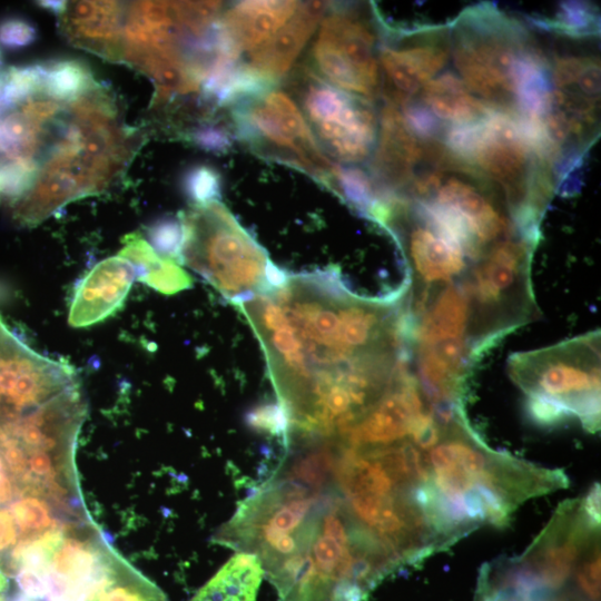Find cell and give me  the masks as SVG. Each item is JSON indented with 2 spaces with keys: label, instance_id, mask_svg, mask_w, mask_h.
I'll list each match as a JSON object with an SVG mask.
<instances>
[{
  "label": "cell",
  "instance_id": "1",
  "mask_svg": "<svg viewBox=\"0 0 601 601\" xmlns=\"http://www.w3.org/2000/svg\"><path fill=\"white\" fill-rule=\"evenodd\" d=\"M403 295L353 293L335 268L288 275L237 307L264 351L287 434L341 427L406 368Z\"/></svg>",
  "mask_w": 601,
  "mask_h": 601
},
{
  "label": "cell",
  "instance_id": "2",
  "mask_svg": "<svg viewBox=\"0 0 601 601\" xmlns=\"http://www.w3.org/2000/svg\"><path fill=\"white\" fill-rule=\"evenodd\" d=\"M213 541L257 556L279 601H365L400 568L331 483L282 467L239 502Z\"/></svg>",
  "mask_w": 601,
  "mask_h": 601
},
{
  "label": "cell",
  "instance_id": "3",
  "mask_svg": "<svg viewBox=\"0 0 601 601\" xmlns=\"http://www.w3.org/2000/svg\"><path fill=\"white\" fill-rule=\"evenodd\" d=\"M426 455L428 487L454 542L483 524L504 526L525 500L568 485L560 470L490 449L464 416L445 425Z\"/></svg>",
  "mask_w": 601,
  "mask_h": 601
},
{
  "label": "cell",
  "instance_id": "4",
  "mask_svg": "<svg viewBox=\"0 0 601 601\" xmlns=\"http://www.w3.org/2000/svg\"><path fill=\"white\" fill-rule=\"evenodd\" d=\"M70 119L48 148L29 190L12 207L33 226L68 203L105 190L127 165L132 134L110 96L97 86L72 104Z\"/></svg>",
  "mask_w": 601,
  "mask_h": 601
},
{
  "label": "cell",
  "instance_id": "5",
  "mask_svg": "<svg viewBox=\"0 0 601 601\" xmlns=\"http://www.w3.org/2000/svg\"><path fill=\"white\" fill-rule=\"evenodd\" d=\"M443 145L503 197L514 223L538 234L554 185L553 164L522 120L493 111L485 119L449 127Z\"/></svg>",
  "mask_w": 601,
  "mask_h": 601
},
{
  "label": "cell",
  "instance_id": "6",
  "mask_svg": "<svg viewBox=\"0 0 601 601\" xmlns=\"http://www.w3.org/2000/svg\"><path fill=\"white\" fill-rule=\"evenodd\" d=\"M510 375L526 394V412L543 426L575 417L589 431L600 422V335L516 354Z\"/></svg>",
  "mask_w": 601,
  "mask_h": 601
},
{
  "label": "cell",
  "instance_id": "7",
  "mask_svg": "<svg viewBox=\"0 0 601 601\" xmlns=\"http://www.w3.org/2000/svg\"><path fill=\"white\" fill-rule=\"evenodd\" d=\"M450 41L469 90L493 110L516 118L522 70L539 48L525 28L492 4H477L455 18Z\"/></svg>",
  "mask_w": 601,
  "mask_h": 601
},
{
  "label": "cell",
  "instance_id": "8",
  "mask_svg": "<svg viewBox=\"0 0 601 601\" xmlns=\"http://www.w3.org/2000/svg\"><path fill=\"white\" fill-rule=\"evenodd\" d=\"M600 485L584 497L566 500L525 552L481 570V590L510 589L556 594L574 579L584 555L600 544Z\"/></svg>",
  "mask_w": 601,
  "mask_h": 601
},
{
  "label": "cell",
  "instance_id": "9",
  "mask_svg": "<svg viewBox=\"0 0 601 601\" xmlns=\"http://www.w3.org/2000/svg\"><path fill=\"white\" fill-rule=\"evenodd\" d=\"M184 227L180 264L235 306L268 290L265 249L218 200L179 214Z\"/></svg>",
  "mask_w": 601,
  "mask_h": 601
},
{
  "label": "cell",
  "instance_id": "10",
  "mask_svg": "<svg viewBox=\"0 0 601 601\" xmlns=\"http://www.w3.org/2000/svg\"><path fill=\"white\" fill-rule=\"evenodd\" d=\"M237 135L255 152L294 166L333 189L337 166L325 157L294 100L267 88L233 108Z\"/></svg>",
  "mask_w": 601,
  "mask_h": 601
},
{
  "label": "cell",
  "instance_id": "11",
  "mask_svg": "<svg viewBox=\"0 0 601 601\" xmlns=\"http://www.w3.org/2000/svg\"><path fill=\"white\" fill-rule=\"evenodd\" d=\"M311 51L318 73L335 88L372 100L381 90L377 37L354 4H329Z\"/></svg>",
  "mask_w": 601,
  "mask_h": 601
},
{
  "label": "cell",
  "instance_id": "12",
  "mask_svg": "<svg viewBox=\"0 0 601 601\" xmlns=\"http://www.w3.org/2000/svg\"><path fill=\"white\" fill-rule=\"evenodd\" d=\"M306 76L303 107L318 144L343 162L365 160L374 151L378 136V122L370 100L313 75Z\"/></svg>",
  "mask_w": 601,
  "mask_h": 601
},
{
  "label": "cell",
  "instance_id": "13",
  "mask_svg": "<svg viewBox=\"0 0 601 601\" xmlns=\"http://www.w3.org/2000/svg\"><path fill=\"white\" fill-rule=\"evenodd\" d=\"M451 53L450 28L436 26L392 35L380 46L387 104L401 107L420 93L446 65Z\"/></svg>",
  "mask_w": 601,
  "mask_h": 601
},
{
  "label": "cell",
  "instance_id": "14",
  "mask_svg": "<svg viewBox=\"0 0 601 601\" xmlns=\"http://www.w3.org/2000/svg\"><path fill=\"white\" fill-rule=\"evenodd\" d=\"M109 545L93 521L68 534L49 562L43 601H86L100 579Z\"/></svg>",
  "mask_w": 601,
  "mask_h": 601
},
{
  "label": "cell",
  "instance_id": "15",
  "mask_svg": "<svg viewBox=\"0 0 601 601\" xmlns=\"http://www.w3.org/2000/svg\"><path fill=\"white\" fill-rule=\"evenodd\" d=\"M430 141V140H428ZM406 126L397 107L386 104L372 160V178L385 193L403 198L427 155V142Z\"/></svg>",
  "mask_w": 601,
  "mask_h": 601
},
{
  "label": "cell",
  "instance_id": "16",
  "mask_svg": "<svg viewBox=\"0 0 601 601\" xmlns=\"http://www.w3.org/2000/svg\"><path fill=\"white\" fill-rule=\"evenodd\" d=\"M135 266L117 255L96 264L75 286L68 323L80 328L98 324L124 304L134 280Z\"/></svg>",
  "mask_w": 601,
  "mask_h": 601
},
{
  "label": "cell",
  "instance_id": "17",
  "mask_svg": "<svg viewBox=\"0 0 601 601\" xmlns=\"http://www.w3.org/2000/svg\"><path fill=\"white\" fill-rule=\"evenodd\" d=\"M329 3L300 2L290 19L268 40L253 49L247 66L274 83L292 67L314 33Z\"/></svg>",
  "mask_w": 601,
  "mask_h": 601
},
{
  "label": "cell",
  "instance_id": "18",
  "mask_svg": "<svg viewBox=\"0 0 601 601\" xmlns=\"http://www.w3.org/2000/svg\"><path fill=\"white\" fill-rule=\"evenodd\" d=\"M59 16L60 28L73 46L117 61L122 2H67Z\"/></svg>",
  "mask_w": 601,
  "mask_h": 601
},
{
  "label": "cell",
  "instance_id": "19",
  "mask_svg": "<svg viewBox=\"0 0 601 601\" xmlns=\"http://www.w3.org/2000/svg\"><path fill=\"white\" fill-rule=\"evenodd\" d=\"M297 1H239L220 14V35L237 56L255 49L276 33L294 14Z\"/></svg>",
  "mask_w": 601,
  "mask_h": 601
},
{
  "label": "cell",
  "instance_id": "20",
  "mask_svg": "<svg viewBox=\"0 0 601 601\" xmlns=\"http://www.w3.org/2000/svg\"><path fill=\"white\" fill-rule=\"evenodd\" d=\"M418 95L420 102L439 121L449 122L450 127L476 124L495 111L451 72L430 80Z\"/></svg>",
  "mask_w": 601,
  "mask_h": 601
},
{
  "label": "cell",
  "instance_id": "21",
  "mask_svg": "<svg viewBox=\"0 0 601 601\" xmlns=\"http://www.w3.org/2000/svg\"><path fill=\"white\" fill-rule=\"evenodd\" d=\"M86 601H168V598L110 544L100 579Z\"/></svg>",
  "mask_w": 601,
  "mask_h": 601
},
{
  "label": "cell",
  "instance_id": "22",
  "mask_svg": "<svg viewBox=\"0 0 601 601\" xmlns=\"http://www.w3.org/2000/svg\"><path fill=\"white\" fill-rule=\"evenodd\" d=\"M122 244L119 255L135 266L139 282L166 295H173L193 286L191 277L179 264L174 259L159 256L140 234L127 235Z\"/></svg>",
  "mask_w": 601,
  "mask_h": 601
},
{
  "label": "cell",
  "instance_id": "23",
  "mask_svg": "<svg viewBox=\"0 0 601 601\" xmlns=\"http://www.w3.org/2000/svg\"><path fill=\"white\" fill-rule=\"evenodd\" d=\"M263 578L257 556L237 552L189 601H256Z\"/></svg>",
  "mask_w": 601,
  "mask_h": 601
},
{
  "label": "cell",
  "instance_id": "24",
  "mask_svg": "<svg viewBox=\"0 0 601 601\" xmlns=\"http://www.w3.org/2000/svg\"><path fill=\"white\" fill-rule=\"evenodd\" d=\"M42 66L40 90L56 100H75L99 85L89 66L81 60L60 59L42 63Z\"/></svg>",
  "mask_w": 601,
  "mask_h": 601
},
{
  "label": "cell",
  "instance_id": "25",
  "mask_svg": "<svg viewBox=\"0 0 601 601\" xmlns=\"http://www.w3.org/2000/svg\"><path fill=\"white\" fill-rule=\"evenodd\" d=\"M146 234L147 243L159 256L180 264L184 227L179 216H164L155 219L146 228Z\"/></svg>",
  "mask_w": 601,
  "mask_h": 601
},
{
  "label": "cell",
  "instance_id": "26",
  "mask_svg": "<svg viewBox=\"0 0 601 601\" xmlns=\"http://www.w3.org/2000/svg\"><path fill=\"white\" fill-rule=\"evenodd\" d=\"M181 185L185 195L194 205H205L220 198V174L208 165L189 167L183 176Z\"/></svg>",
  "mask_w": 601,
  "mask_h": 601
},
{
  "label": "cell",
  "instance_id": "27",
  "mask_svg": "<svg viewBox=\"0 0 601 601\" xmlns=\"http://www.w3.org/2000/svg\"><path fill=\"white\" fill-rule=\"evenodd\" d=\"M247 424L256 431L282 437L287 434V420L277 403L256 406L247 414Z\"/></svg>",
  "mask_w": 601,
  "mask_h": 601
},
{
  "label": "cell",
  "instance_id": "28",
  "mask_svg": "<svg viewBox=\"0 0 601 601\" xmlns=\"http://www.w3.org/2000/svg\"><path fill=\"white\" fill-rule=\"evenodd\" d=\"M37 39L36 27L22 17H7L0 21V45L7 49H21Z\"/></svg>",
  "mask_w": 601,
  "mask_h": 601
},
{
  "label": "cell",
  "instance_id": "29",
  "mask_svg": "<svg viewBox=\"0 0 601 601\" xmlns=\"http://www.w3.org/2000/svg\"><path fill=\"white\" fill-rule=\"evenodd\" d=\"M190 138L200 148L213 152H224L231 145L229 131L215 124L200 125L191 131Z\"/></svg>",
  "mask_w": 601,
  "mask_h": 601
},
{
  "label": "cell",
  "instance_id": "30",
  "mask_svg": "<svg viewBox=\"0 0 601 601\" xmlns=\"http://www.w3.org/2000/svg\"><path fill=\"white\" fill-rule=\"evenodd\" d=\"M475 601H556L555 594L518 590L476 591Z\"/></svg>",
  "mask_w": 601,
  "mask_h": 601
},
{
  "label": "cell",
  "instance_id": "31",
  "mask_svg": "<svg viewBox=\"0 0 601 601\" xmlns=\"http://www.w3.org/2000/svg\"><path fill=\"white\" fill-rule=\"evenodd\" d=\"M19 499V491L0 453V508L8 509Z\"/></svg>",
  "mask_w": 601,
  "mask_h": 601
},
{
  "label": "cell",
  "instance_id": "32",
  "mask_svg": "<svg viewBox=\"0 0 601 601\" xmlns=\"http://www.w3.org/2000/svg\"><path fill=\"white\" fill-rule=\"evenodd\" d=\"M38 3L41 8H45L56 14H60L63 11L67 2L66 1H40Z\"/></svg>",
  "mask_w": 601,
  "mask_h": 601
},
{
  "label": "cell",
  "instance_id": "33",
  "mask_svg": "<svg viewBox=\"0 0 601 601\" xmlns=\"http://www.w3.org/2000/svg\"><path fill=\"white\" fill-rule=\"evenodd\" d=\"M2 95H3V78H2V73H0V114L6 108L2 101Z\"/></svg>",
  "mask_w": 601,
  "mask_h": 601
},
{
  "label": "cell",
  "instance_id": "34",
  "mask_svg": "<svg viewBox=\"0 0 601 601\" xmlns=\"http://www.w3.org/2000/svg\"><path fill=\"white\" fill-rule=\"evenodd\" d=\"M0 601H8V597L6 594L0 593Z\"/></svg>",
  "mask_w": 601,
  "mask_h": 601
},
{
  "label": "cell",
  "instance_id": "35",
  "mask_svg": "<svg viewBox=\"0 0 601 601\" xmlns=\"http://www.w3.org/2000/svg\"><path fill=\"white\" fill-rule=\"evenodd\" d=\"M2 63H3V61H2V56H1V52H0V68L2 67Z\"/></svg>",
  "mask_w": 601,
  "mask_h": 601
}]
</instances>
